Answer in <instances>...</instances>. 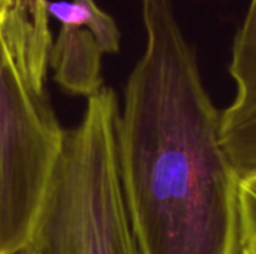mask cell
<instances>
[{
    "label": "cell",
    "mask_w": 256,
    "mask_h": 254,
    "mask_svg": "<svg viewBox=\"0 0 256 254\" xmlns=\"http://www.w3.org/2000/svg\"><path fill=\"white\" fill-rule=\"evenodd\" d=\"M146 49L117 118L120 184L140 254H238L240 183L220 112L172 0H141Z\"/></svg>",
    "instance_id": "1"
},
{
    "label": "cell",
    "mask_w": 256,
    "mask_h": 254,
    "mask_svg": "<svg viewBox=\"0 0 256 254\" xmlns=\"http://www.w3.org/2000/svg\"><path fill=\"white\" fill-rule=\"evenodd\" d=\"M118 97L104 85L87 97L27 243L14 254H140L124 207L118 159Z\"/></svg>",
    "instance_id": "2"
},
{
    "label": "cell",
    "mask_w": 256,
    "mask_h": 254,
    "mask_svg": "<svg viewBox=\"0 0 256 254\" xmlns=\"http://www.w3.org/2000/svg\"><path fill=\"white\" fill-rule=\"evenodd\" d=\"M64 136L48 94L27 84L0 40V254L30 238Z\"/></svg>",
    "instance_id": "3"
},
{
    "label": "cell",
    "mask_w": 256,
    "mask_h": 254,
    "mask_svg": "<svg viewBox=\"0 0 256 254\" xmlns=\"http://www.w3.org/2000/svg\"><path fill=\"white\" fill-rule=\"evenodd\" d=\"M48 0H8L0 21V40L21 76L45 91L52 36Z\"/></svg>",
    "instance_id": "4"
},
{
    "label": "cell",
    "mask_w": 256,
    "mask_h": 254,
    "mask_svg": "<svg viewBox=\"0 0 256 254\" xmlns=\"http://www.w3.org/2000/svg\"><path fill=\"white\" fill-rule=\"evenodd\" d=\"M102 49L94 36L81 25L62 24L50 52L54 79L66 91L92 96L104 87Z\"/></svg>",
    "instance_id": "5"
},
{
    "label": "cell",
    "mask_w": 256,
    "mask_h": 254,
    "mask_svg": "<svg viewBox=\"0 0 256 254\" xmlns=\"http://www.w3.org/2000/svg\"><path fill=\"white\" fill-rule=\"evenodd\" d=\"M48 13L60 24L86 27L99 43L104 54L120 51V28L114 18L104 12L94 0H60L46 1Z\"/></svg>",
    "instance_id": "6"
},
{
    "label": "cell",
    "mask_w": 256,
    "mask_h": 254,
    "mask_svg": "<svg viewBox=\"0 0 256 254\" xmlns=\"http://www.w3.org/2000/svg\"><path fill=\"white\" fill-rule=\"evenodd\" d=\"M240 228L242 244H256V175L240 183Z\"/></svg>",
    "instance_id": "7"
},
{
    "label": "cell",
    "mask_w": 256,
    "mask_h": 254,
    "mask_svg": "<svg viewBox=\"0 0 256 254\" xmlns=\"http://www.w3.org/2000/svg\"><path fill=\"white\" fill-rule=\"evenodd\" d=\"M238 254H256V244H242Z\"/></svg>",
    "instance_id": "8"
},
{
    "label": "cell",
    "mask_w": 256,
    "mask_h": 254,
    "mask_svg": "<svg viewBox=\"0 0 256 254\" xmlns=\"http://www.w3.org/2000/svg\"><path fill=\"white\" fill-rule=\"evenodd\" d=\"M6 4H8V0H0V21H2L3 12H4V9H6Z\"/></svg>",
    "instance_id": "9"
}]
</instances>
